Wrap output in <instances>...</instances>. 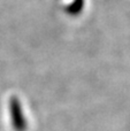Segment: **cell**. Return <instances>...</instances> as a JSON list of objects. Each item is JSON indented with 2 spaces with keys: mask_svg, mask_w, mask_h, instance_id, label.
Here are the masks:
<instances>
[{
  "mask_svg": "<svg viewBox=\"0 0 130 131\" xmlns=\"http://www.w3.org/2000/svg\"><path fill=\"white\" fill-rule=\"evenodd\" d=\"M9 108H10V116H12V122H13L14 129H16L17 131H24L27 123H25V118L23 117L21 104L16 97H13L10 99Z\"/></svg>",
  "mask_w": 130,
  "mask_h": 131,
  "instance_id": "obj_1",
  "label": "cell"
},
{
  "mask_svg": "<svg viewBox=\"0 0 130 131\" xmlns=\"http://www.w3.org/2000/svg\"><path fill=\"white\" fill-rule=\"evenodd\" d=\"M83 1H84V0H74L73 4L68 6L67 12H68L69 14H71V15H76V14H78L81 10H82Z\"/></svg>",
  "mask_w": 130,
  "mask_h": 131,
  "instance_id": "obj_2",
  "label": "cell"
}]
</instances>
